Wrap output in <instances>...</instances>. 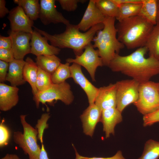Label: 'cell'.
Listing matches in <instances>:
<instances>
[{
	"label": "cell",
	"instance_id": "1",
	"mask_svg": "<svg viewBox=\"0 0 159 159\" xmlns=\"http://www.w3.org/2000/svg\"><path fill=\"white\" fill-rule=\"evenodd\" d=\"M147 47L138 48L126 56L116 55L108 67L113 72H120L140 83L150 81L159 74V61L153 57H145Z\"/></svg>",
	"mask_w": 159,
	"mask_h": 159
},
{
	"label": "cell",
	"instance_id": "2",
	"mask_svg": "<svg viewBox=\"0 0 159 159\" xmlns=\"http://www.w3.org/2000/svg\"><path fill=\"white\" fill-rule=\"evenodd\" d=\"M33 27L34 30L49 41L52 45L60 49H71L76 55H80L85 47L93 41L97 32L103 29L104 25L103 23L98 24L83 33L80 31L77 25L69 24L66 25L63 33L54 35Z\"/></svg>",
	"mask_w": 159,
	"mask_h": 159
},
{
	"label": "cell",
	"instance_id": "3",
	"mask_svg": "<svg viewBox=\"0 0 159 159\" xmlns=\"http://www.w3.org/2000/svg\"><path fill=\"white\" fill-rule=\"evenodd\" d=\"M154 26L138 15L127 18L115 26L117 39L128 49L144 47Z\"/></svg>",
	"mask_w": 159,
	"mask_h": 159
},
{
	"label": "cell",
	"instance_id": "4",
	"mask_svg": "<svg viewBox=\"0 0 159 159\" xmlns=\"http://www.w3.org/2000/svg\"><path fill=\"white\" fill-rule=\"evenodd\" d=\"M115 19V18L106 17L103 23V28L97 32L93 40V46L98 48L103 65L108 67L116 55L125 47L117 37Z\"/></svg>",
	"mask_w": 159,
	"mask_h": 159
},
{
	"label": "cell",
	"instance_id": "5",
	"mask_svg": "<svg viewBox=\"0 0 159 159\" xmlns=\"http://www.w3.org/2000/svg\"><path fill=\"white\" fill-rule=\"evenodd\" d=\"M26 115L20 116V120L23 128V132L17 131L14 132L15 143L27 154L29 159H39L41 148L37 143L38 130L26 120Z\"/></svg>",
	"mask_w": 159,
	"mask_h": 159
},
{
	"label": "cell",
	"instance_id": "6",
	"mask_svg": "<svg viewBox=\"0 0 159 159\" xmlns=\"http://www.w3.org/2000/svg\"><path fill=\"white\" fill-rule=\"evenodd\" d=\"M133 104L143 116L159 109V92L158 83L149 81L140 83L138 98Z\"/></svg>",
	"mask_w": 159,
	"mask_h": 159
},
{
	"label": "cell",
	"instance_id": "7",
	"mask_svg": "<svg viewBox=\"0 0 159 159\" xmlns=\"http://www.w3.org/2000/svg\"><path fill=\"white\" fill-rule=\"evenodd\" d=\"M74 96L70 85L65 82L59 84H52L46 89L37 93L33 97L36 107L40 103H51L54 100H60L68 105L72 103Z\"/></svg>",
	"mask_w": 159,
	"mask_h": 159
},
{
	"label": "cell",
	"instance_id": "8",
	"mask_svg": "<svg viewBox=\"0 0 159 159\" xmlns=\"http://www.w3.org/2000/svg\"><path fill=\"white\" fill-rule=\"evenodd\" d=\"M117 108L122 112L128 105L138 100L140 83L133 79L122 80L115 83Z\"/></svg>",
	"mask_w": 159,
	"mask_h": 159
},
{
	"label": "cell",
	"instance_id": "9",
	"mask_svg": "<svg viewBox=\"0 0 159 159\" xmlns=\"http://www.w3.org/2000/svg\"><path fill=\"white\" fill-rule=\"evenodd\" d=\"M84 49L80 55H76L74 59L67 58L66 62L69 63H76L84 67L89 73L92 81L95 82V72L98 67L103 66L102 60L98 50L95 49L91 43L87 45Z\"/></svg>",
	"mask_w": 159,
	"mask_h": 159
},
{
	"label": "cell",
	"instance_id": "10",
	"mask_svg": "<svg viewBox=\"0 0 159 159\" xmlns=\"http://www.w3.org/2000/svg\"><path fill=\"white\" fill-rule=\"evenodd\" d=\"M12 41V49L15 59H23L26 54L31 53V47L29 41L32 34L21 31L8 32Z\"/></svg>",
	"mask_w": 159,
	"mask_h": 159
},
{
	"label": "cell",
	"instance_id": "11",
	"mask_svg": "<svg viewBox=\"0 0 159 159\" xmlns=\"http://www.w3.org/2000/svg\"><path fill=\"white\" fill-rule=\"evenodd\" d=\"M39 18L44 25L50 23H62L65 25L70 24L62 14L57 10L54 0H40Z\"/></svg>",
	"mask_w": 159,
	"mask_h": 159
},
{
	"label": "cell",
	"instance_id": "12",
	"mask_svg": "<svg viewBox=\"0 0 159 159\" xmlns=\"http://www.w3.org/2000/svg\"><path fill=\"white\" fill-rule=\"evenodd\" d=\"M71 77L83 90L87 97L89 105L95 103L99 88L92 85L83 74L81 66L75 63L70 66Z\"/></svg>",
	"mask_w": 159,
	"mask_h": 159
},
{
	"label": "cell",
	"instance_id": "13",
	"mask_svg": "<svg viewBox=\"0 0 159 159\" xmlns=\"http://www.w3.org/2000/svg\"><path fill=\"white\" fill-rule=\"evenodd\" d=\"M8 18L10 22L11 30L31 33L34 22L26 14L22 8L17 6L9 11Z\"/></svg>",
	"mask_w": 159,
	"mask_h": 159
},
{
	"label": "cell",
	"instance_id": "14",
	"mask_svg": "<svg viewBox=\"0 0 159 159\" xmlns=\"http://www.w3.org/2000/svg\"><path fill=\"white\" fill-rule=\"evenodd\" d=\"M105 17L97 6L95 0H90L82 19L77 25L80 30L87 31L94 26L103 23Z\"/></svg>",
	"mask_w": 159,
	"mask_h": 159
},
{
	"label": "cell",
	"instance_id": "15",
	"mask_svg": "<svg viewBox=\"0 0 159 159\" xmlns=\"http://www.w3.org/2000/svg\"><path fill=\"white\" fill-rule=\"evenodd\" d=\"M30 45L32 53L37 57L41 55H57L61 51L60 49L49 45L48 40L43 37L35 30L31 33Z\"/></svg>",
	"mask_w": 159,
	"mask_h": 159
},
{
	"label": "cell",
	"instance_id": "16",
	"mask_svg": "<svg viewBox=\"0 0 159 159\" xmlns=\"http://www.w3.org/2000/svg\"><path fill=\"white\" fill-rule=\"evenodd\" d=\"M102 110L95 103L89 105L81 115L83 132L92 137L97 123L100 121Z\"/></svg>",
	"mask_w": 159,
	"mask_h": 159
},
{
	"label": "cell",
	"instance_id": "17",
	"mask_svg": "<svg viewBox=\"0 0 159 159\" xmlns=\"http://www.w3.org/2000/svg\"><path fill=\"white\" fill-rule=\"evenodd\" d=\"M95 104L102 111L109 108L116 107L117 97L115 84L99 88Z\"/></svg>",
	"mask_w": 159,
	"mask_h": 159
},
{
	"label": "cell",
	"instance_id": "18",
	"mask_svg": "<svg viewBox=\"0 0 159 159\" xmlns=\"http://www.w3.org/2000/svg\"><path fill=\"white\" fill-rule=\"evenodd\" d=\"M122 113L116 107L109 108L102 111L100 121L102 124L106 138H108L111 134L114 135L116 125L122 121Z\"/></svg>",
	"mask_w": 159,
	"mask_h": 159
},
{
	"label": "cell",
	"instance_id": "19",
	"mask_svg": "<svg viewBox=\"0 0 159 159\" xmlns=\"http://www.w3.org/2000/svg\"><path fill=\"white\" fill-rule=\"evenodd\" d=\"M19 89L17 87L0 83V110L7 111L15 106L19 101Z\"/></svg>",
	"mask_w": 159,
	"mask_h": 159
},
{
	"label": "cell",
	"instance_id": "20",
	"mask_svg": "<svg viewBox=\"0 0 159 159\" xmlns=\"http://www.w3.org/2000/svg\"><path fill=\"white\" fill-rule=\"evenodd\" d=\"M25 64V61L24 59H16L9 63L6 81L9 82L11 86L17 87L26 83L23 74Z\"/></svg>",
	"mask_w": 159,
	"mask_h": 159
},
{
	"label": "cell",
	"instance_id": "21",
	"mask_svg": "<svg viewBox=\"0 0 159 159\" xmlns=\"http://www.w3.org/2000/svg\"><path fill=\"white\" fill-rule=\"evenodd\" d=\"M39 67L36 62L29 57L25 60V64L23 70L24 80L29 84L32 88L34 96L38 92L36 87V81Z\"/></svg>",
	"mask_w": 159,
	"mask_h": 159
},
{
	"label": "cell",
	"instance_id": "22",
	"mask_svg": "<svg viewBox=\"0 0 159 159\" xmlns=\"http://www.w3.org/2000/svg\"><path fill=\"white\" fill-rule=\"evenodd\" d=\"M157 0H142L138 15L155 25L157 24Z\"/></svg>",
	"mask_w": 159,
	"mask_h": 159
},
{
	"label": "cell",
	"instance_id": "23",
	"mask_svg": "<svg viewBox=\"0 0 159 159\" xmlns=\"http://www.w3.org/2000/svg\"><path fill=\"white\" fill-rule=\"evenodd\" d=\"M35 60L39 68L51 75L61 63L60 59L56 55L38 56Z\"/></svg>",
	"mask_w": 159,
	"mask_h": 159
},
{
	"label": "cell",
	"instance_id": "24",
	"mask_svg": "<svg viewBox=\"0 0 159 159\" xmlns=\"http://www.w3.org/2000/svg\"><path fill=\"white\" fill-rule=\"evenodd\" d=\"M149 56L159 61V24L154 25L147 39L145 46Z\"/></svg>",
	"mask_w": 159,
	"mask_h": 159
},
{
	"label": "cell",
	"instance_id": "25",
	"mask_svg": "<svg viewBox=\"0 0 159 159\" xmlns=\"http://www.w3.org/2000/svg\"><path fill=\"white\" fill-rule=\"evenodd\" d=\"M14 2L21 6L26 15L32 21L39 18L40 5L38 0H14Z\"/></svg>",
	"mask_w": 159,
	"mask_h": 159
},
{
	"label": "cell",
	"instance_id": "26",
	"mask_svg": "<svg viewBox=\"0 0 159 159\" xmlns=\"http://www.w3.org/2000/svg\"><path fill=\"white\" fill-rule=\"evenodd\" d=\"M141 3H130L122 4L119 6L118 11L116 19L118 21L139 15Z\"/></svg>",
	"mask_w": 159,
	"mask_h": 159
},
{
	"label": "cell",
	"instance_id": "27",
	"mask_svg": "<svg viewBox=\"0 0 159 159\" xmlns=\"http://www.w3.org/2000/svg\"><path fill=\"white\" fill-rule=\"evenodd\" d=\"M96 4L102 13L105 16L116 19L119 7L112 0H95Z\"/></svg>",
	"mask_w": 159,
	"mask_h": 159
},
{
	"label": "cell",
	"instance_id": "28",
	"mask_svg": "<svg viewBox=\"0 0 159 159\" xmlns=\"http://www.w3.org/2000/svg\"><path fill=\"white\" fill-rule=\"evenodd\" d=\"M159 158V141L150 139L144 145L143 153L138 159H158Z\"/></svg>",
	"mask_w": 159,
	"mask_h": 159
},
{
	"label": "cell",
	"instance_id": "29",
	"mask_svg": "<svg viewBox=\"0 0 159 159\" xmlns=\"http://www.w3.org/2000/svg\"><path fill=\"white\" fill-rule=\"evenodd\" d=\"M70 63H61L57 69L51 75V79L53 84L64 82L67 79L71 77Z\"/></svg>",
	"mask_w": 159,
	"mask_h": 159
},
{
	"label": "cell",
	"instance_id": "30",
	"mask_svg": "<svg viewBox=\"0 0 159 159\" xmlns=\"http://www.w3.org/2000/svg\"><path fill=\"white\" fill-rule=\"evenodd\" d=\"M52 84L51 75L39 67L36 81L38 92L46 89Z\"/></svg>",
	"mask_w": 159,
	"mask_h": 159
},
{
	"label": "cell",
	"instance_id": "31",
	"mask_svg": "<svg viewBox=\"0 0 159 159\" xmlns=\"http://www.w3.org/2000/svg\"><path fill=\"white\" fill-rule=\"evenodd\" d=\"M49 117V113L43 114L40 119L38 120L37 124L36 125V127L38 129V138L41 143H43L42 137L44 130L48 127L47 122Z\"/></svg>",
	"mask_w": 159,
	"mask_h": 159
},
{
	"label": "cell",
	"instance_id": "32",
	"mask_svg": "<svg viewBox=\"0 0 159 159\" xmlns=\"http://www.w3.org/2000/svg\"><path fill=\"white\" fill-rule=\"evenodd\" d=\"M62 8L68 11H74L77 7L78 4L79 2L84 3L86 1L84 0H58Z\"/></svg>",
	"mask_w": 159,
	"mask_h": 159
},
{
	"label": "cell",
	"instance_id": "33",
	"mask_svg": "<svg viewBox=\"0 0 159 159\" xmlns=\"http://www.w3.org/2000/svg\"><path fill=\"white\" fill-rule=\"evenodd\" d=\"M10 132L8 127L2 122L0 124V147L2 148L8 143Z\"/></svg>",
	"mask_w": 159,
	"mask_h": 159
},
{
	"label": "cell",
	"instance_id": "34",
	"mask_svg": "<svg viewBox=\"0 0 159 159\" xmlns=\"http://www.w3.org/2000/svg\"><path fill=\"white\" fill-rule=\"evenodd\" d=\"M143 126L144 127L151 126L159 122V109L156 111L143 116Z\"/></svg>",
	"mask_w": 159,
	"mask_h": 159
},
{
	"label": "cell",
	"instance_id": "35",
	"mask_svg": "<svg viewBox=\"0 0 159 159\" xmlns=\"http://www.w3.org/2000/svg\"><path fill=\"white\" fill-rule=\"evenodd\" d=\"M12 49H0V59L8 63L14 59Z\"/></svg>",
	"mask_w": 159,
	"mask_h": 159
},
{
	"label": "cell",
	"instance_id": "36",
	"mask_svg": "<svg viewBox=\"0 0 159 159\" xmlns=\"http://www.w3.org/2000/svg\"><path fill=\"white\" fill-rule=\"evenodd\" d=\"M75 149L76 158L75 159H125L123 156L122 152L120 150L118 151L114 156L110 157H87L83 156L79 154L76 150Z\"/></svg>",
	"mask_w": 159,
	"mask_h": 159
},
{
	"label": "cell",
	"instance_id": "37",
	"mask_svg": "<svg viewBox=\"0 0 159 159\" xmlns=\"http://www.w3.org/2000/svg\"><path fill=\"white\" fill-rule=\"evenodd\" d=\"M9 63L0 60V82L3 83L6 81V78L8 73Z\"/></svg>",
	"mask_w": 159,
	"mask_h": 159
},
{
	"label": "cell",
	"instance_id": "38",
	"mask_svg": "<svg viewBox=\"0 0 159 159\" xmlns=\"http://www.w3.org/2000/svg\"><path fill=\"white\" fill-rule=\"evenodd\" d=\"M12 46V41L11 36L5 37L0 35V49H10Z\"/></svg>",
	"mask_w": 159,
	"mask_h": 159
},
{
	"label": "cell",
	"instance_id": "39",
	"mask_svg": "<svg viewBox=\"0 0 159 159\" xmlns=\"http://www.w3.org/2000/svg\"><path fill=\"white\" fill-rule=\"evenodd\" d=\"M6 1L4 0H0V17L2 18L9 14V11L6 7Z\"/></svg>",
	"mask_w": 159,
	"mask_h": 159
},
{
	"label": "cell",
	"instance_id": "40",
	"mask_svg": "<svg viewBox=\"0 0 159 159\" xmlns=\"http://www.w3.org/2000/svg\"><path fill=\"white\" fill-rule=\"evenodd\" d=\"M119 7L122 4L130 3H141L142 0H112Z\"/></svg>",
	"mask_w": 159,
	"mask_h": 159
},
{
	"label": "cell",
	"instance_id": "41",
	"mask_svg": "<svg viewBox=\"0 0 159 159\" xmlns=\"http://www.w3.org/2000/svg\"><path fill=\"white\" fill-rule=\"evenodd\" d=\"M41 144V147L39 159H49L47 153L45 149L43 143H42Z\"/></svg>",
	"mask_w": 159,
	"mask_h": 159
},
{
	"label": "cell",
	"instance_id": "42",
	"mask_svg": "<svg viewBox=\"0 0 159 159\" xmlns=\"http://www.w3.org/2000/svg\"><path fill=\"white\" fill-rule=\"evenodd\" d=\"M1 159H20V158L16 155L7 154Z\"/></svg>",
	"mask_w": 159,
	"mask_h": 159
},
{
	"label": "cell",
	"instance_id": "43",
	"mask_svg": "<svg viewBox=\"0 0 159 159\" xmlns=\"http://www.w3.org/2000/svg\"><path fill=\"white\" fill-rule=\"evenodd\" d=\"M157 24H159V0H157Z\"/></svg>",
	"mask_w": 159,
	"mask_h": 159
},
{
	"label": "cell",
	"instance_id": "44",
	"mask_svg": "<svg viewBox=\"0 0 159 159\" xmlns=\"http://www.w3.org/2000/svg\"><path fill=\"white\" fill-rule=\"evenodd\" d=\"M158 90L159 92V83H158Z\"/></svg>",
	"mask_w": 159,
	"mask_h": 159
}]
</instances>
